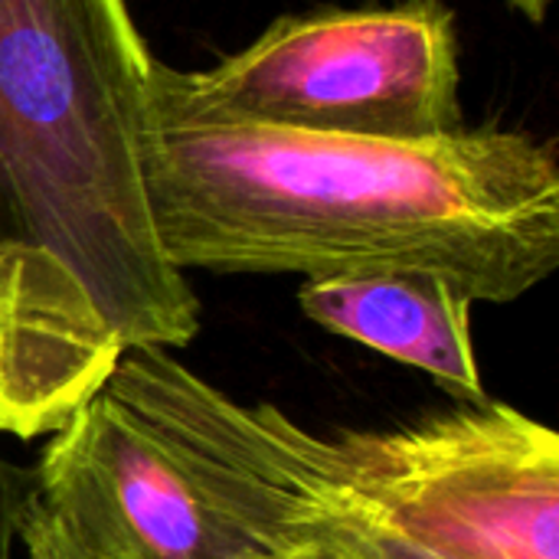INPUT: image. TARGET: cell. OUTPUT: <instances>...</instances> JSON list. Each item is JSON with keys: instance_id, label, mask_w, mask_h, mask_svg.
Listing matches in <instances>:
<instances>
[{"instance_id": "1", "label": "cell", "mask_w": 559, "mask_h": 559, "mask_svg": "<svg viewBox=\"0 0 559 559\" xmlns=\"http://www.w3.org/2000/svg\"><path fill=\"white\" fill-rule=\"evenodd\" d=\"M151 62L128 0H0V436H56L200 331L144 190Z\"/></svg>"}, {"instance_id": "2", "label": "cell", "mask_w": 559, "mask_h": 559, "mask_svg": "<svg viewBox=\"0 0 559 559\" xmlns=\"http://www.w3.org/2000/svg\"><path fill=\"white\" fill-rule=\"evenodd\" d=\"M141 170L170 265L429 272L508 305L559 265V167L524 131L426 141L183 121L144 105Z\"/></svg>"}, {"instance_id": "3", "label": "cell", "mask_w": 559, "mask_h": 559, "mask_svg": "<svg viewBox=\"0 0 559 559\" xmlns=\"http://www.w3.org/2000/svg\"><path fill=\"white\" fill-rule=\"evenodd\" d=\"M455 16L442 0L278 16L213 69L151 62L144 105L183 121L426 141L462 128Z\"/></svg>"}, {"instance_id": "4", "label": "cell", "mask_w": 559, "mask_h": 559, "mask_svg": "<svg viewBox=\"0 0 559 559\" xmlns=\"http://www.w3.org/2000/svg\"><path fill=\"white\" fill-rule=\"evenodd\" d=\"M305 462L400 534L455 559H559V439L508 403L390 432L295 429Z\"/></svg>"}, {"instance_id": "5", "label": "cell", "mask_w": 559, "mask_h": 559, "mask_svg": "<svg viewBox=\"0 0 559 559\" xmlns=\"http://www.w3.org/2000/svg\"><path fill=\"white\" fill-rule=\"evenodd\" d=\"M102 390L272 557L455 559L324 481L298 452V423L282 409L226 396L164 347L124 354Z\"/></svg>"}, {"instance_id": "6", "label": "cell", "mask_w": 559, "mask_h": 559, "mask_svg": "<svg viewBox=\"0 0 559 559\" xmlns=\"http://www.w3.org/2000/svg\"><path fill=\"white\" fill-rule=\"evenodd\" d=\"M29 485L105 559H275L105 390L49 436Z\"/></svg>"}, {"instance_id": "7", "label": "cell", "mask_w": 559, "mask_h": 559, "mask_svg": "<svg viewBox=\"0 0 559 559\" xmlns=\"http://www.w3.org/2000/svg\"><path fill=\"white\" fill-rule=\"evenodd\" d=\"M298 305L324 331L429 373L452 396L488 400L472 344L475 301L449 278L429 272L305 278Z\"/></svg>"}, {"instance_id": "8", "label": "cell", "mask_w": 559, "mask_h": 559, "mask_svg": "<svg viewBox=\"0 0 559 559\" xmlns=\"http://www.w3.org/2000/svg\"><path fill=\"white\" fill-rule=\"evenodd\" d=\"M20 550L23 559H105L85 547L62 518H56L36 495L33 485L23 501V518H20Z\"/></svg>"}, {"instance_id": "9", "label": "cell", "mask_w": 559, "mask_h": 559, "mask_svg": "<svg viewBox=\"0 0 559 559\" xmlns=\"http://www.w3.org/2000/svg\"><path fill=\"white\" fill-rule=\"evenodd\" d=\"M26 491H29V475L10 465L0 452V559H16Z\"/></svg>"}, {"instance_id": "10", "label": "cell", "mask_w": 559, "mask_h": 559, "mask_svg": "<svg viewBox=\"0 0 559 559\" xmlns=\"http://www.w3.org/2000/svg\"><path fill=\"white\" fill-rule=\"evenodd\" d=\"M518 13H524L527 20H534V23H544L547 20V13H550V3L554 0H508Z\"/></svg>"}]
</instances>
